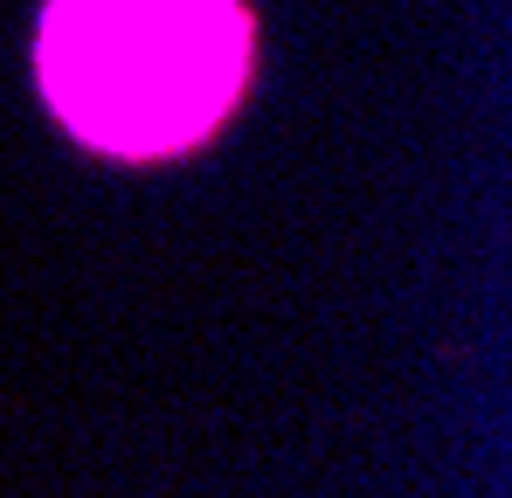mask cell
Returning a JSON list of instances; mask_svg holds the SVG:
<instances>
[{"label":"cell","instance_id":"6da1fadb","mask_svg":"<svg viewBox=\"0 0 512 498\" xmlns=\"http://www.w3.org/2000/svg\"><path fill=\"white\" fill-rule=\"evenodd\" d=\"M250 63L236 0H56L42 21L49 104L104 153L201 139Z\"/></svg>","mask_w":512,"mask_h":498}]
</instances>
